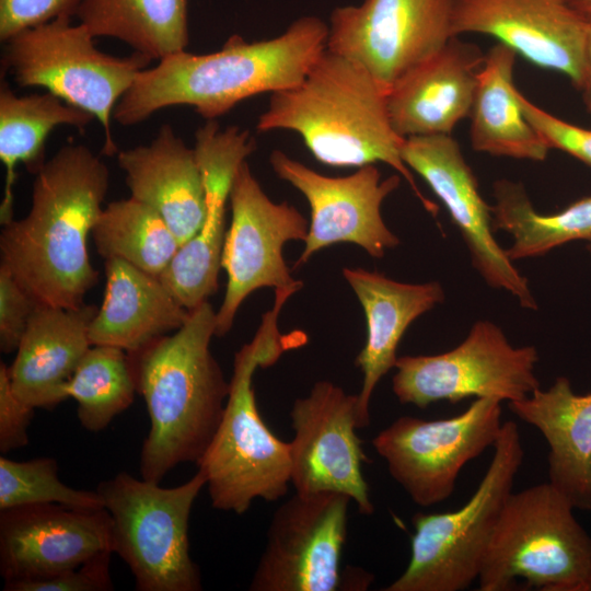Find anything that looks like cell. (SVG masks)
Instances as JSON below:
<instances>
[{
  "mask_svg": "<svg viewBox=\"0 0 591 591\" xmlns=\"http://www.w3.org/2000/svg\"><path fill=\"white\" fill-rule=\"evenodd\" d=\"M136 392L127 351L106 345L90 347L65 390L78 403L81 426L91 432L104 430L131 405Z\"/></svg>",
  "mask_w": 591,
  "mask_h": 591,
  "instance_id": "obj_32",
  "label": "cell"
},
{
  "mask_svg": "<svg viewBox=\"0 0 591 591\" xmlns=\"http://www.w3.org/2000/svg\"><path fill=\"white\" fill-rule=\"evenodd\" d=\"M327 35L324 21L303 16L270 39L248 43L232 35L216 53L179 51L141 70L113 118L132 126L165 107L189 105L216 120L248 97L298 85L325 51Z\"/></svg>",
  "mask_w": 591,
  "mask_h": 591,
  "instance_id": "obj_2",
  "label": "cell"
},
{
  "mask_svg": "<svg viewBox=\"0 0 591 591\" xmlns=\"http://www.w3.org/2000/svg\"><path fill=\"white\" fill-rule=\"evenodd\" d=\"M112 548V518L103 509L56 503L0 511V573L4 583L49 577Z\"/></svg>",
  "mask_w": 591,
  "mask_h": 591,
  "instance_id": "obj_20",
  "label": "cell"
},
{
  "mask_svg": "<svg viewBox=\"0 0 591 591\" xmlns=\"http://www.w3.org/2000/svg\"><path fill=\"white\" fill-rule=\"evenodd\" d=\"M343 275L367 320V340L356 358L362 384L358 395V426L370 424L369 406L380 380L395 368L397 347L405 332L419 316L442 303L443 287L438 281L402 282L379 271L344 268Z\"/></svg>",
  "mask_w": 591,
  "mask_h": 591,
  "instance_id": "obj_22",
  "label": "cell"
},
{
  "mask_svg": "<svg viewBox=\"0 0 591 591\" xmlns=\"http://www.w3.org/2000/svg\"><path fill=\"white\" fill-rule=\"evenodd\" d=\"M216 312L206 301L177 331L127 352L150 418L140 454L146 480L160 483L178 464H197L219 427L230 382L210 351Z\"/></svg>",
  "mask_w": 591,
  "mask_h": 591,
  "instance_id": "obj_3",
  "label": "cell"
},
{
  "mask_svg": "<svg viewBox=\"0 0 591 591\" xmlns=\"http://www.w3.org/2000/svg\"><path fill=\"white\" fill-rule=\"evenodd\" d=\"M484 56L476 46L453 37L401 78L386 94L394 131L404 139L451 135L470 116Z\"/></svg>",
  "mask_w": 591,
  "mask_h": 591,
  "instance_id": "obj_21",
  "label": "cell"
},
{
  "mask_svg": "<svg viewBox=\"0 0 591 591\" xmlns=\"http://www.w3.org/2000/svg\"><path fill=\"white\" fill-rule=\"evenodd\" d=\"M103 303L91 322L92 345L137 351L184 325V308L160 277L119 258L105 260Z\"/></svg>",
  "mask_w": 591,
  "mask_h": 591,
  "instance_id": "obj_26",
  "label": "cell"
},
{
  "mask_svg": "<svg viewBox=\"0 0 591 591\" xmlns=\"http://www.w3.org/2000/svg\"><path fill=\"white\" fill-rule=\"evenodd\" d=\"M188 0H82L74 15L94 36L162 60L189 43Z\"/></svg>",
  "mask_w": 591,
  "mask_h": 591,
  "instance_id": "obj_29",
  "label": "cell"
},
{
  "mask_svg": "<svg viewBox=\"0 0 591 591\" xmlns=\"http://www.w3.org/2000/svg\"><path fill=\"white\" fill-rule=\"evenodd\" d=\"M256 149L248 130L230 126L221 130L217 120H207L195 134V153L200 167L206 219L190 240L182 244L160 276L177 301L192 311L218 289L225 237V207L240 164Z\"/></svg>",
  "mask_w": 591,
  "mask_h": 591,
  "instance_id": "obj_19",
  "label": "cell"
},
{
  "mask_svg": "<svg viewBox=\"0 0 591 591\" xmlns=\"http://www.w3.org/2000/svg\"><path fill=\"white\" fill-rule=\"evenodd\" d=\"M517 55L498 43L484 56L468 116L470 140L478 152L540 162L551 148L524 116L513 83Z\"/></svg>",
  "mask_w": 591,
  "mask_h": 591,
  "instance_id": "obj_27",
  "label": "cell"
},
{
  "mask_svg": "<svg viewBox=\"0 0 591 591\" xmlns=\"http://www.w3.org/2000/svg\"><path fill=\"white\" fill-rule=\"evenodd\" d=\"M587 251L589 252V254L591 255V242H587Z\"/></svg>",
  "mask_w": 591,
  "mask_h": 591,
  "instance_id": "obj_41",
  "label": "cell"
},
{
  "mask_svg": "<svg viewBox=\"0 0 591 591\" xmlns=\"http://www.w3.org/2000/svg\"><path fill=\"white\" fill-rule=\"evenodd\" d=\"M455 0H364L336 8L326 49L363 67L387 94L454 36Z\"/></svg>",
  "mask_w": 591,
  "mask_h": 591,
  "instance_id": "obj_12",
  "label": "cell"
},
{
  "mask_svg": "<svg viewBox=\"0 0 591 591\" xmlns=\"http://www.w3.org/2000/svg\"><path fill=\"white\" fill-rule=\"evenodd\" d=\"M351 499L340 493H297L274 512L248 589L336 591L347 579L341 555Z\"/></svg>",
  "mask_w": 591,
  "mask_h": 591,
  "instance_id": "obj_14",
  "label": "cell"
},
{
  "mask_svg": "<svg viewBox=\"0 0 591 591\" xmlns=\"http://www.w3.org/2000/svg\"><path fill=\"white\" fill-rule=\"evenodd\" d=\"M573 509L548 482L512 491L487 547L478 589L506 591L523 580L546 591H586L591 537Z\"/></svg>",
  "mask_w": 591,
  "mask_h": 591,
  "instance_id": "obj_6",
  "label": "cell"
},
{
  "mask_svg": "<svg viewBox=\"0 0 591 591\" xmlns=\"http://www.w3.org/2000/svg\"><path fill=\"white\" fill-rule=\"evenodd\" d=\"M524 116L551 149L561 150L591 167V130L567 123L538 107L521 92Z\"/></svg>",
  "mask_w": 591,
  "mask_h": 591,
  "instance_id": "obj_35",
  "label": "cell"
},
{
  "mask_svg": "<svg viewBox=\"0 0 591 591\" xmlns=\"http://www.w3.org/2000/svg\"><path fill=\"white\" fill-rule=\"evenodd\" d=\"M508 406L545 438L548 483L575 509L591 511V393L576 394L561 375L547 390L538 387Z\"/></svg>",
  "mask_w": 591,
  "mask_h": 591,
  "instance_id": "obj_25",
  "label": "cell"
},
{
  "mask_svg": "<svg viewBox=\"0 0 591 591\" xmlns=\"http://www.w3.org/2000/svg\"><path fill=\"white\" fill-rule=\"evenodd\" d=\"M404 163L428 184L449 212L468 251L473 268L486 285L515 298L523 309L536 310L528 279L494 236L493 210L479 193L477 179L451 135L405 138Z\"/></svg>",
  "mask_w": 591,
  "mask_h": 591,
  "instance_id": "obj_16",
  "label": "cell"
},
{
  "mask_svg": "<svg viewBox=\"0 0 591 591\" xmlns=\"http://www.w3.org/2000/svg\"><path fill=\"white\" fill-rule=\"evenodd\" d=\"M82 0H0V39L5 43L27 28L72 16Z\"/></svg>",
  "mask_w": 591,
  "mask_h": 591,
  "instance_id": "obj_37",
  "label": "cell"
},
{
  "mask_svg": "<svg viewBox=\"0 0 591 591\" xmlns=\"http://www.w3.org/2000/svg\"><path fill=\"white\" fill-rule=\"evenodd\" d=\"M113 552L100 553L79 567L59 573L22 582L4 583V591H109L114 589L111 577Z\"/></svg>",
  "mask_w": 591,
  "mask_h": 591,
  "instance_id": "obj_34",
  "label": "cell"
},
{
  "mask_svg": "<svg viewBox=\"0 0 591 591\" xmlns=\"http://www.w3.org/2000/svg\"><path fill=\"white\" fill-rule=\"evenodd\" d=\"M590 16L573 0H455L454 37H495L541 68L565 74L581 88Z\"/></svg>",
  "mask_w": 591,
  "mask_h": 591,
  "instance_id": "obj_18",
  "label": "cell"
},
{
  "mask_svg": "<svg viewBox=\"0 0 591 591\" xmlns=\"http://www.w3.org/2000/svg\"><path fill=\"white\" fill-rule=\"evenodd\" d=\"M35 408L12 391L9 367L0 363V452L24 448L28 443L27 428Z\"/></svg>",
  "mask_w": 591,
  "mask_h": 591,
  "instance_id": "obj_38",
  "label": "cell"
},
{
  "mask_svg": "<svg viewBox=\"0 0 591 591\" xmlns=\"http://www.w3.org/2000/svg\"><path fill=\"white\" fill-rule=\"evenodd\" d=\"M117 163L130 197L152 207L179 246L199 232L207 212L200 167L194 148L171 125H162L149 144L119 150Z\"/></svg>",
  "mask_w": 591,
  "mask_h": 591,
  "instance_id": "obj_23",
  "label": "cell"
},
{
  "mask_svg": "<svg viewBox=\"0 0 591 591\" xmlns=\"http://www.w3.org/2000/svg\"><path fill=\"white\" fill-rule=\"evenodd\" d=\"M91 234L105 260L119 258L157 277L179 247L165 220L152 207L132 197L104 207Z\"/></svg>",
  "mask_w": 591,
  "mask_h": 591,
  "instance_id": "obj_31",
  "label": "cell"
},
{
  "mask_svg": "<svg viewBox=\"0 0 591 591\" xmlns=\"http://www.w3.org/2000/svg\"><path fill=\"white\" fill-rule=\"evenodd\" d=\"M494 231H505L512 242L506 252L511 260L540 257L572 241L591 242V196L555 213L536 211L524 186L499 179L494 183Z\"/></svg>",
  "mask_w": 591,
  "mask_h": 591,
  "instance_id": "obj_30",
  "label": "cell"
},
{
  "mask_svg": "<svg viewBox=\"0 0 591 591\" xmlns=\"http://www.w3.org/2000/svg\"><path fill=\"white\" fill-rule=\"evenodd\" d=\"M534 346L514 347L488 320L476 321L456 347L437 355L402 356L392 390L401 404L426 408L467 397L520 401L540 387Z\"/></svg>",
  "mask_w": 591,
  "mask_h": 591,
  "instance_id": "obj_10",
  "label": "cell"
},
{
  "mask_svg": "<svg viewBox=\"0 0 591 591\" xmlns=\"http://www.w3.org/2000/svg\"><path fill=\"white\" fill-rule=\"evenodd\" d=\"M99 308L36 305L9 367L14 394L34 408L53 409L92 346L89 331Z\"/></svg>",
  "mask_w": 591,
  "mask_h": 591,
  "instance_id": "obj_24",
  "label": "cell"
},
{
  "mask_svg": "<svg viewBox=\"0 0 591 591\" xmlns=\"http://www.w3.org/2000/svg\"><path fill=\"white\" fill-rule=\"evenodd\" d=\"M70 20L60 16L12 36L4 43L2 68L20 86H42L90 113L104 130L103 153L117 154L114 109L151 59L136 51L128 57L102 53L89 30Z\"/></svg>",
  "mask_w": 591,
  "mask_h": 591,
  "instance_id": "obj_9",
  "label": "cell"
},
{
  "mask_svg": "<svg viewBox=\"0 0 591 591\" xmlns=\"http://www.w3.org/2000/svg\"><path fill=\"white\" fill-rule=\"evenodd\" d=\"M501 403L479 397L463 413L443 419L403 416L382 429L372 445L409 498L431 507L452 495L465 464L494 447L503 424Z\"/></svg>",
  "mask_w": 591,
  "mask_h": 591,
  "instance_id": "obj_11",
  "label": "cell"
},
{
  "mask_svg": "<svg viewBox=\"0 0 591 591\" xmlns=\"http://www.w3.org/2000/svg\"><path fill=\"white\" fill-rule=\"evenodd\" d=\"M573 4L578 10L591 16V0H573Z\"/></svg>",
  "mask_w": 591,
  "mask_h": 591,
  "instance_id": "obj_40",
  "label": "cell"
},
{
  "mask_svg": "<svg viewBox=\"0 0 591 591\" xmlns=\"http://www.w3.org/2000/svg\"><path fill=\"white\" fill-rule=\"evenodd\" d=\"M229 201L232 218L221 255L228 282L216 312L219 337L229 333L239 308L255 290L303 287L292 278L282 248L289 241L304 242L309 232L308 220L294 206L266 195L246 160L236 170Z\"/></svg>",
  "mask_w": 591,
  "mask_h": 591,
  "instance_id": "obj_13",
  "label": "cell"
},
{
  "mask_svg": "<svg viewBox=\"0 0 591 591\" xmlns=\"http://www.w3.org/2000/svg\"><path fill=\"white\" fill-rule=\"evenodd\" d=\"M523 457L518 425L503 422L493 459L472 497L454 511L414 515L409 563L383 590L461 591L478 579Z\"/></svg>",
  "mask_w": 591,
  "mask_h": 591,
  "instance_id": "obj_7",
  "label": "cell"
},
{
  "mask_svg": "<svg viewBox=\"0 0 591 591\" xmlns=\"http://www.w3.org/2000/svg\"><path fill=\"white\" fill-rule=\"evenodd\" d=\"M580 90L583 93L587 109L591 115V16L586 43L583 81Z\"/></svg>",
  "mask_w": 591,
  "mask_h": 591,
  "instance_id": "obj_39",
  "label": "cell"
},
{
  "mask_svg": "<svg viewBox=\"0 0 591 591\" xmlns=\"http://www.w3.org/2000/svg\"><path fill=\"white\" fill-rule=\"evenodd\" d=\"M206 486L200 471L165 488L120 472L96 491L112 518V548L129 567L138 591H199L201 578L189 554V517Z\"/></svg>",
  "mask_w": 591,
  "mask_h": 591,
  "instance_id": "obj_8",
  "label": "cell"
},
{
  "mask_svg": "<svg viewBox=\"0 0 591 591\" xmlns=\"http://www.w3.org/2000/svg\"><path fill=\"white\" fill-rule=\"evenodd\" d=\"M108 186L97 155L84 144H65L35 174L28 213L2 225L0 266L38 304L81 306L97 282L88 236Z\"/></svg>",
  "mask_w": 591,
  "mask_h": 591,
  "instance_id": "obj_1",
  "label": "cell"
},
{
  "mask_svg": "<svg viewBox=\"0 0 591 591\" xmlns=\"http://www.w3.org/2000/svg\"><path fill=\"white\" fill-rule=\"evenodd\" d=\"M291 485L297 493L335 491L347 495L364 515L374 512L362 474L367 460L358 426V395L329 381L316 382L290 410Z\"/></svg>",
  "mask_w": 591,
  "mask_h": 591,
  "instance_id": "obj_17",
  "label": "cell"
},
{
  "mask_svg": "<svg viewBox=\"0 0 591 591\" xmlns=\"http://www.w3.org/2000/svg\"><path fill=\"white\" fill-rule=\"evenodd\" d=\"M298 287L275 289L273 308L264 313L253 339L235 354L225 408L207 450L196 464L215 509L245 513L256 499L282 498L291 484L290 442L276 437L256 405L253 376L287 350L300 347L304 334H281L280 311Z\"/></svg>",
  "mask_w": 591,
  "mask_h": 591,
  "instance_id": "obj_5",
  "label": "cell"
},
{
  "mask_svg": "<svg viewBox=\"0 0 591 591\" xmlns=\"http://www.w3.org/2000/svg\"><path fill=\"white\" fill-rule=\"evenodd\" d=\"M37 302L0 266V349L16 351Z\"/></svg>",
  "mask_w": 591,
  "mask_h": 591,
  "instance_id": "obj_36",
  "label": "cell"
},
{
  "mask_svg": "<svg viewBox=\"0 0 591 591\" xmlns=\"http://www.w3.org/2000/svg\"><path fill=\"white\" fill-rule=\"evenodd\" d=\"M93 116L46 92L18 96L7 84L0 88V160L5 167L4 194L0 205V223L13 220L16 179L15 167L23 163L36 174L45 163V142L59 125L73 126L81 131Z\"/></svg>",
  "mask_w": 591,
  "mask_h": 591,
  "instance_id": "obj_28",
  "label": "cell"
},
{
  "mask_svg": "<svg viewBox=\"0 0 591 591\" xmlns=\"http://www.w3.org/2000/svg\"><path fill=\"white\" fill-rule=\"evenodd\" d=\"M256 127L259 132H297L315 160L328 166L385 163L409 184L430 215L438 212L402 159L404 138L391 125L386 93L346 57L325 49L298 85L270 95Z\"/></svg>",
  "mask_w": 591,
  "mask_h": 591,
  "instance_id": "obj_4",
  "label": "cell"
},
{
  "mask_svg": "<svg viewBox=\"0 0 591 591\" xmlns=\"http://www.w3.org/2000/svg\"><path fill=\"white\" fill-rule=\"evenodd\" d=\"M56 503L77 509H103L100 494L74 489L58 477V464L51 457L14 461L0 457V511L9 508Z\"/></svg>",
  "mask_w": 591,
  "mask_h": 591,
  "instance_id": "obj_33",
  "label": "cell"
},
{
  "mask_svg": "<svg viewBox=\"0 0 591 591\" xmlns=\"http://www.w3.org/2000/svg\"><path fill=\"white\" fill-rule=\"evenodd\" d=\"M269 162L276 175L298 189L310 206L309 232L296 268L337 243L356 244L375 258L399 245L381 213L383 201L401 184L399 174L382 179L379 169L369 164L347 176H326L280 150L271 152Z\"/></svg>",
  "mask_w": 591,
  "mask_h": 591,
  "instance_id": "obj_15",
  "label": "cell"
}]
</instances>
